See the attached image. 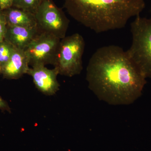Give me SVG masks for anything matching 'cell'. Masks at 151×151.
I'll list each match as a JSON object with an SVG mask.
<instances>
[{
  "mask_svg": "<svg viewBox=\"0 0 151 151\" xmlns=\"http://www.w3.org/2000/svg\"><path fill=\"white\" fill-rule=\"evenodd\" d=\"M146 78L127 51L116 45L98 48L86 68L89 89L111 105L134 103L142 94Z\"/></svg>",
  "mask_w": 151,
  "mask_h": 151,
  "instance_id": "1",
  "label": "cell"
},
{
  "mask_svg": "<svg viewBox=\"0 0 151 151\" xmlns=\"http://www.w3.org/2000/svg\"><path fill=\"white\" fill-rule=\"evenodd\" d=\"M64 7L76 21L97 33L125 27L145 7L144 0H64Z\"/></svg>",
  "mask_w": 151,
  "mask_h": 151,
  "instance_id": "2",
  "label": "cell"
},
{
  "mask_svg": "<svg viewBox=\"0 0 151 151\" xmlns=\"http://www.w3.org/2000/svg\"><path fill=\"white\" fill-rule=\"evenodd\" d=\"M132 45L127 52L146 78H151V18L138 16L131 24Z\"/></svg>",
  "mask_w": 151,
  "mask_h": 151,
  "instance_id": "3",
  "label": "cell"
},
{
  "mask_svg": "<svg viewBox=\"0 0 151 151\" xmlns=\"http://www.w3.org/2000/svg\"><path fill=\"white\" fill-rule=\"evenodd\" d=\"M85 45L84 38L77 33L61 39L54 65L58 74L71 77L81 73Z\"/></svg>",
  "mask_w": 151,
  "mask_h": 151,
  "instance_id": "4",
  "label": "cell"
},
{
  "mask_svg": "<svg viewBox=\"0 0 151 151\" xmlns=\"http://www.w3.org/2000/svg\"><path fill=\"white\" fill-rule=\"evenodd\" d=\"M35 14L41 32L50 34L60 39L66 36L69 19L52 0H43Z\"/></svg>",
  "mask_w": 151,
  "mask_h": 151,
  "instance_id": "5",
  "label": "cell"
},
{
  "mask_svg": "<svg viewBox=\"0 0 151 151\" xmlns=\"http://www.w3.org/2000/svg\"><path fill=\"white\" fill-rule=\"evenodd\" d=\"M61 39L45 32H40L24 50L32 67L54 65Z\"/></svg>",
  "mask_w": 151,
  "mask_h": 151,
  "instance_id": "6",
  "label": "cell"
},
{
  "mask_svg": "<svg viewBox=\"0 0 151 151\" xmlns=\"http://www.w3.org/2000/svg\"><path fill=\"white\" fill-rule=\"evenodd\" d=\"M27 74L32 77L35 87L42 94L51 96L59 90L58 73L55 68L48 69L44 65L33 66L30 68Z\"/></svg>",
  "mask_w": 151,
  "mask_h": 151,
  "instance_id": "7",
  "label": "cell"
},
{
  "mask_svg": "<svg viewBox=\"0 0 151 151\" xmlns=\"http://www.w3.org/2000/svg\"><path fill=\"white\" fill-rule=\"evenodd\" d=\"M40 32L37 26L26 27L7 25L4 40L15 48L25 50Z\"/></svg>",
  "mask_w": 151,
  "mask_h": 151,
  "instance_id": "8",
  "label": "cell"
},
{
  "mask_svg": "<svg viewBox=\"0 0 151 151\" xmlns=\"http://www.w3.org/2000/svg\"><path fill=\"white\" fill-rule=\"evenodd\" d=\"M29 65L24 50L15 48L9 61L2 67L1 73L5 78L18 79L27 74Z\"/></svg>",
  "mask_w": 151,
  "mask_h": 151,
  "instance_id": "9",
  "label": "cell"
},
{
  "mask_svg": "<svg viewBox=\"0 0 151 151\" xmlns=\"http://www.w3.org/2000/svg\"><path fill=\"white\" fill-rule=\"evenodd\" d=\"M11 7L4 10L6 11L3 14L7 25L26 27L37 26L35 14L22 9Z\"/></svg>",
  "mask_w": 151,
  "mask_h": 151,
  "instance_id": "10",
  "label": "cell"
},
{
  "mask_svg": "<svg viewBox=\"0 0 151 151\" xmlns=\"http://www.w3.org/2000/svg\"><path fill=\"white\" fill-rule=\"evenodd\" d=\"M43 0H13L12 6L35 14Z\"/></svg>",
  "mask_w": 151,
  "mask_h": 151,
  "instance_id": "11",
  "label": "cell"
},
{
  "mask_svg": "<svg viewBox=\"0 0 151 151\" xmlns=\"http://www.w3.org/2000/svg\"><path fill=\"white\" fill-rule=\"evenodd\" d=\"M15 49L12 45L5 40L0 42V65L1 67L9 61Z\"/></svg>",
  "mask_w": 151,
  "mask_h": 151,
  "instance_id": "12",
  "label": "cell"
},
{
  "mask_svg": "<svg viewBox=\"0 0 151 151\" xmlns=\"http://www.w3.org/2000/svg\"><path fill=\"white\" fill-rule=\"evenodd\" d=\"M13 0H0V9L4 10L12 6Z\"/></svg>",
  "mask_w": 151,
  "mask_h": 151,
  "instance_id": "13",
  "label": "cell"
},
{
  "mask_svg": "<svg viewBox=\"0 0 151 151\" xmlns=\"http://www.w3.org/2000/svg\"><path fill=\"white\" fill-rule=\"evenodd\" d=\"M0 110L10 113L11 109L6 102L0 96Z\"/></svg>",
  "mask_w": 151,
  "mask_h": 151,
  "instance_id": "14",
  "label": "cell"
},
{
  "mask_svg": "<svg viewBox=\"0 0 151 151\" xmlns=\"http://www.w3.org/2000/svg\"><path fill=\"white\" fill-rule=\"evenodd\" d=\"M1 71H2V67H1V65H0V73H1Z\"/></svg>",
  "mask_w": 151,
  "mask_h": 151,
  "instance_id": "15",
  "label": "cell"
},
{
  "mask_svg": "<svg viewBox=\"0 0 151 151\" xmlns=\"http://www.w3.org/2000/svg\"><path fill=\"white\" fill-rule=\"evenodd\" d=\"M1 10L0 9V11H1ZM2 16V14H1V12H0V17H1Z\"/></svg>",
  "mask_w": 151,
  "mask_h": 151,
  "instance_id": "16",
  "label": "cell"
}]
</instances>
